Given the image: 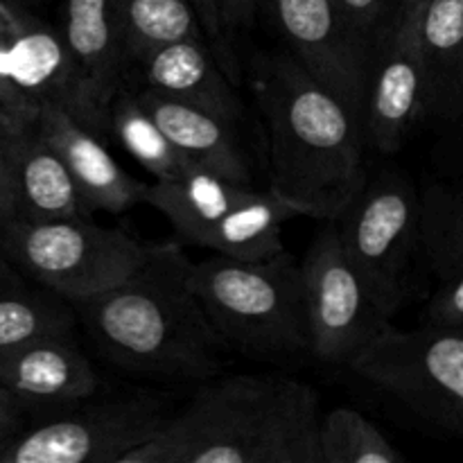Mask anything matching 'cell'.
I'll use <instances>...</instances> for the list:
<instances>
[{
	"mask_svg": "<svg viewBox=\"0 0 463 463\" xmlns=\"http://www.w3.org/2000/svg\"><path fill=\"white\" fill-rule=\"evenodd\" d=\"M362 43L373 52L396 18L401 0H335Z\"/></svg>",
	"mask_w": 463,
	"mask_h": 463,
	"instance_id": "cell-26",
	"label": "cell"
},
{
	"mask_svg": "<svg viewBox=\"0 0 463 463\" xmlns=\"http://www.w3.org/2000/svg\"><path fill=\"white\" fill-rule=\"evenodd\" d=\"M176 244H147L143 265L116 288L72 303L104 360L134 375L211 380L229 346L208 319Z\"/></svg>",
	"mask_w": 463,
	"mask_h": 463,
	"instance_id": "cell-1",
	"label": "cell"
},
{
	"mask_svg": "<svg viewBox=\"0 0 463 463\" xmlns=\"http://www.w3.org/2000/svg\"><path fill=\"white\" fill-rule=\"evenodd\" d=\"M136 66L143 72V86L165 98L215 113L233 125L242 118L231 77L217 63L206 39L172 41L145 54Z\"/></svg>",
	"mask_w": 463,
	"mask_h": 463,
	"instance_id": "cell-17",
	"label": "cell"
},
{
	"mask_svg": "<svg viewBox=\"0 0 463 463\" xmlns=\"http://www.w3.org/2000/svg\"><path fill=\"white\" fill-rule=\"evenodd\" d=\"M111 129L122 147L156 181H172L194 172L184 154L172 145L165 131L156 125L147 109L138 102L134 90H118L111 104Z\"/></svg>",
	"mask_w": 463,
	"mask_h": 463,
	"instance_id": "cell-21",
	"label": "cell"
},
{
	"mask_svg": "<svg viewBox=\"0 0 463 463\" xmlns=\"http://www.w3.org/2000/svg\"><path fill=\"white\" fill-rule=\"evenodd\" d=\"M0 247L36 283L71 303L125 283L147 256V244L89 217L12 220L0 226Z\"/></svg>",
	"mask_w": 463,
	"mask_h": 463,
	"instance_id": "cell-6",
	"label": "cell"
},
{
	"mask_svg": "<svg viewBox=\"0 0 463 463\" xmlns=\"http://www.w3.org/2000/svg\"><path fill=\"white\" fill-rule=\"evenodd\" d=\"M425 324L463 330V269L434 294L425 310Z\"/></svg>",
	"mask_w": 463,
	"mask_h": 463,
	"instance_id": "cell-28",
	"label": "cell"
},
{
	"mask_svg": "<svg viewBox=\"0 0 463 463\" xmlns=\"http://www.w3.org/2000/svg\"><path fill=\"white\" fill-rule=\"evenodd\" d=\"M21 5H25V0H0V14H12Z\"/></svg>",
	"mask_w": 463,
	"mask_h": 463,
	"instance_id": "cell-33",
	"label": "cell"
},
{
	"mask_svg": "<svg viewBox=\"0 0 463 463\" xmlns=\"http://www.w3.org/2000/svg\"><path fill=\"white\" fill-rule=\"evenodd\" d=\"M265 5V0H231V23L240 25V23H249L256 9Z\"/></svg>",
	"mask_w": 463,
	"mask_h": 463,
	"instance_id": "cell-31",
	"label": "cell"
},
{
	"mask_svg": "<svg viewBox=\"0 0 463 463\" xmlns=\"http://www.w3.org/2000/svg\"><path fill=\"white\" fill-rule=\"evenodd\" d=\"M18 432H21V428H0V455H3L5 448L14 441Z\"/></svg>",
	"mask_w": 463,
	"mask_h": 463,
	"instance_id": "cell-32",
	"label": "cell"
},
{
	"mask_svg": "<svg viewBox=\"0 0 463 463\" xmlns=\"http://www.w3.org/2000/svg\"><path fill=\"white\" fill-rule=\"evenodd\" d=\"M346 366L428 423L463 432L461 328L398 330L389 324Z\"/></svg>",
	"mask_w": 463,
	"mask_h": 463,
	"instance_id": "cell-8",
	"label": "cell"
},
{
	"mask_svg": "<svg viewBox=\"0 0 463 463\" xmlns=\"http://www.w3.org/2000/svg\"><path fill=\"white\" fill-rule=\"evenodd\" d=\"M190 279L229 348L256 360L310 353L301 262L288 251L260 260L215 253L193 262Z\"/></svg>",
	"mask_w": 463,
	"mask_h": 463,
	"instance_id": "cell-4",
	"label": "cell"
},
{
	"mask_svg": "<svg viewBox=\"0 0 463 463\" xmlns=\"http://www.w3.org/2000/svg\"><path fill=\"white\" fill-rule=\"evenodd\" d=\"M34 116H16L0 107V226L16 217L18 138L25 122H30Z\"/></svg>",
	"mask_w": 463,
	"mask_h": 463,
	"instance_id": "cell-25",
	"label": "cell"
},
{
	"mask_svg": "<svg viewBox=\"0 0 463 463\" xmlns=\"http://www.w3.org/2000/svg\"><path fill=\"white\" fill-rule=\"evenodd\" d=\"M319 448L324 463H401L405 457L383 430L353 407L321 416Z\"/></svg>",
	"mask_w": 463,
	"mask_h": 463,
	"instance_id": "cell-23",
	"label": "cell"
},
{
	"mask_svg": "<svg viewBox=\"0 0 463 463\" xmlns=\"http://www.w3.org/2000/svg\"><path fill=\"white\" fill-rule=\"evenodd\" d=\"M256 98L269 143V190L298 213L337 222L369 181L366 131L294 57H265Z\"/></svg>",
	"mask_w": 463,
	"mask_h": 463,
	"instance_id": "cell-2",
	"label": "cell"
},
{
	"mask_svg": "<svg viewBox=\"0 0 463 463\" xmlns=\"http://www.w3.org/2000/svg\"><path fill=\"white\" fill-rule=\"evenodd\" d=\"M339 238L387 319L411 294L416 260L425 256L423 199L398 172L366 181L337 222Z\"/></svg>",
	"mask_w": 463,
	"mask_h": 463,
	"instance_id": "cell-7",
	"label": "cell"
},
{
	"mask_svg": "<svg viewBox=\"0 0 463 463\" xmlns=\"http://www.w3.org/2000/svg\"><path fill=\"white\" fill-rule=\"evenodd\" d=\"M75 307L59 294L23 289L18 280L0 279V353L48 335L75 330Z\"/></svg>",
	"mask_w": 463,
	"mask_h": 463,
	"instance_id": "cell-20",
	"label": "cell"
},
{
	"mask_svg": "<svg viewBox=\"0 0 463 463\" xmlns=\"http://www.w3.org/2000/svg\"><path fill=\"white\" fill-rule=\"evenodd\" d=\"M425 260L446 283L463 269V179L423 197Z\"/></svg>",
	"mask_w": 463,
	"mask_h": 463,
	"instance_id": "cell-24",
	"label": "cell"
},
{
	"mask_svg": "<svg viewBox=\"0 0 463 463\" xmlns=\"http://www.w3.org/2000/svg\"><path fill=\"white\" fill-rule=\"evenodd\" d=\"M319 423L310 384L233 375L203 384L122 463H324Z\"/></svg>",
	"mask_w": 463,
	"mask_h": 463,
	"instance_id": "cell-3",
	"label": "cell"
},
{
	"mask_svg": "<svg viewBox=\"0 0 463 463\" xmlns=\"http://www.w3.org/2000/svg\"><path fill=\"white\" fill-rule=\"evenodd\" d=\"M310 353L328 364H348L389 326L348 256L339 229L328 222L301 262Z\"/></svg>",
	"mask_w": 463,
	"mask_h": 463,
	"instance_id": "cell-9",
	"label": "cell"
},
{
	"mask_svg": "<svg viewBox=\"0 0 463 463\" xmlns=\"http://www.w3.org/2000/svg\"><path fill=\"white\" fill-rule=\"evenodd\" d=\"M425 66V104L439 120H463V0H407Z\"/></svg>",
	"mask_w": 463,
	"mask_h": 463,
	"instance_id": "cell-18",
	"label": "cell"
},
{
	"mask_svg": "<svg viewBox=\"0 0 463 463\" xmlns=\"http://www.w3.org/2000/svg\"><path fill=\"white\" fill-rule=\"evenodd\" d=\"M134 95L194 170L251 184V163L235 131L238 125L203 109L165 98L147 86H140Z\"/></svg>",
	"mask_w": 463,
	"mask_h": 463,
	"instance_id": "cell-16",
	"label": "cell"
},
{
	"mask_svg": "<svg viewBox=\"0 0 463 463\" xmlns=\"http://www.w3.org/2000/svg\"><path fill=\"white\" fill-rule=\"evenodd\" d=\"M145 203L156 208L188 242L244 260L285 251L283 224L298 217L271 190L262 193L251 184L199 170L152 184Z\"/></svg>",
	"mask_w": 463,
	"mask_h": 463,
	"instance_id": "cell-5",
	"label": "cell"
},
{
	"mask_svg": "<svg viewBox=\"0 0 463 463\" xmlns=\"http://www.w3.org/2000/svg\"><path fill=\"white\" fill-rule=\"evenodd\" d=\"M36 118V116H34ZM32 118L16 152V217L27 222L89 217L80 188L57 149L41 136Z\"/></svg>",
	"mask_w": 463,
	"mask_h": 463,
	"instance_id": "cell-19",
	"label": "cell"
},
{
	"mask_svg": "<svg viewBox=\"0 0 463 463\" xmlns=\"http://www.w3.org/2000/svg\"><path fill=\"white\" fill-rule=\"evenodd\" d=\"M23 407L12 393L0 387V428H21Z\"/></svg>",
	"mask_w": 463,
	"mask_h": 463,
	"instance_id": "cell-30",
	"label": "cell"
},
{
	"mask_svg": "<svg viewBox=\"0 0 463 463\" xmlns=\"http://www.w3.org/2000/svg\"><path fill=\"white\" fill-rule=\"evenodd\" d=\"M122 16L127 54L134 63L172 41L206 39L190 0H122Z\"/></svg>",
	"mask_w": 463,
	"mask_h": 463,
	"instance_id": "cell-22",
	"label": "cell"
},
{
	"mask_svg": "<svg viewBox=\"0 0 463 463\" xmlns=\"http://www.w3.org/2000/svg\"><path fill=\"white\" fill-rule=\"evenodd\" d=\"M197 12L202 30L206 34L208 45L215 54L217 63L226 71V75H238V61H235L233 48L229 43V32L233 30L231 23V0H190Z\"/></svg>",
	"mask_w": 463,
	"mask_h": 463,
	"instance_id": "cell-27",
	"label": "cell"
},
{
	"mask_svg": "<svg viewBox=\"0 0 463 463\" xmlns=\"http://www.w3.org/2000/svg\"><path fill=\"white\" fill-rule=\"evenodd\" d=\"M0 18H9V14H0ZM0 107L16 116H34L39 102L30 98L21 86L14 81L12 71H9V54L0 50Z\"/></svg>",
	"mask_w": 463,
	"mask_h": 463,
	"instance_id": "cell-29",
	"label": "cell"
},
{
	"mask_svg": "<svg viewBox=\"0 0 463 463\" xmlns=\"http://www.w3.org/2000/svg\"><path fill=\"white\" fill-rule=\"evenodd\" d=\"M34 122L41 136L66 161L89 213H125L145 202L149 184L134 179L99 143L98 134L81 125L66 107L54 99H41Z\"/></svg>",
	"mask_w": 463,
	"mask_h": 463,
	"instance_id": "cell-14",
	"label": "cell"
},
{
	"mask_svg": "<svg viewBox=\"0 0 463 463\" xmlns=\"http://www.w3.org/2000/svg\"><path fill=\"white\" fill-rule=\"evenodd\" d=\"M170 411L154 396L116 398L18 432L0 463H122L147 443Z\"/></svg>",
	"mask_w": 463,
	"mask_h": 463,
	"instance_id": "cell-10",
	"label": "cell"
},
{
	"mask_svg": "<svg viewBox=\"0 0 463 463\" xmlns=\"http://www.w3.org/2000/svg\"><path fill=\"white\" fill-rule=\"evenodd\" d=\"M425 113V66L419 32L410 3L401 0L396 18L373 57L364 118L366 138L384 156L396 154Z\"/></svg>",
	"mask_w": 463,
	"mask_h": 463,
	"instance_id": "cell-13",
	"label": "cell"
},
{
	"mask_svg": "<svg viewBox=\"0 0 463 463\" xmlns=\"http://www.w3.org/2000/svg\"><path fill=\"white\" fill-rule=\"evenodd\" d=\"M292 57L364 127L373 52L335 0H265Z\"/></svg>",
	"mask_w": 463,
	"mask_h": 463,
	"instance_id": "cell-11",
	"label": "cell"
},
{
	"mask_svg": "<svg viewBox=\"0 0 463 463\" xmlns=\"http://www.w3.org/2000/svg\"><path fill=\"white\" fill-rule=\"evenodd\" d=\"M27 3H39V0H25V5H27Z\"/></svg>",
	"mask_w": 463,
	"mask_h": 463,
	"instance_id": "cell-34",
	"label": "cell"
},
{
	"mask_svg": "<svg viewBox=\"0 0 463 463\" xmlns=\"http://www.w3.org/2000/svg\"><path fill=\"white\" fill-rule=\"evenodd\" d=\"M98 384V373L72 333L48 335L0 353V387L23 410L86 401Z\"/></svg>",
	"mask_w": 463,
	"mask_h": 463,
	"instance_id": "cell-15",
	"label": "cell"
},
{
	"mask_svg": "<svg viewBox=\"0 0 463 463\" xmlns=\"http://www.w3.org/2000/svg\"><path fill=\"white\" fill-rule=\"evenodd\" d=\"M63 41L75 66L71 113L102 134L111 127V104L129 61L122 0H66Z\"/></svg>",
	"mask_w": 463,
	"mask_h": 463,
	"instance_id": "cell-12",
	"label": "cell"
}]
</instances>
